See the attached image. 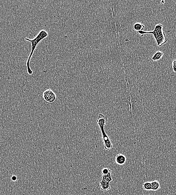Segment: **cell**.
<instances>
[{
	"label": "cell",
	"mask_w": 176,
	"mask_h": 195,
	"mask_svg": "<svg viewBox=\"0 0 176 195\" xmlns=\"http://www.w3.org/2000/svg\"><path fill=\"white\" fill-rule=\"evenodd\" d=\"M42 97L46 102L49 103H54L57 98L56 94L51 89L44 91L42 94Z\"/></svg>",
	"instance_id": "obj_4"
},
{
	"label": "cell",
	"mask_w": 176,
	"mask_h": 195,
	"mask_svg": "<svg viewBox=\"0 0 176 195\" xmlns=\"http://www.w3.org/2000/svg\"><path fill=\"white\" fill-rule=\"evenodd\" d=\"M111 171V170L110 169L104 168L102 170V175L108 174Z\"/></svg>",
	"instance_id": "obj_12"
},
{
	"label": "cell",
	"mask_w": 176,
	"mask_h": 195,
	"mask_svg": "<svg viewBox=\"0 0 176 195\" xmlns=\"http://www.w3.org/2000/svg\"><path fill=\"white\" fill-rule=\"evenodd\" d=\"M111 174L112 171H111L108 174L102 175V179L110 183L112 182L113 181V179L112 178Z\"/></svg>",
	"instance_id": "obj_10"
},
{
	"label": "cell",
	"mask_w": 176,
	"mask_h": 195,
	"mask_svg": "<svg viewBox=\"0 0 176 195\" xmlns=\"http://www.w3.org/2000/svg\"><path fill=\"white\" fill-rule=\"evenodd\" d=\"M142 187L144 190H147V191L152 190L151 182H146L144 183L142 185Z\"/></svg>",
	"instance_id": "obj_11"
},
{
	"label": "cell",
	"mask_w": 176,
	"mask_h": 195,
	"mask_svg": "<svg viewBox=\"0 0 176 195\" xmlns=\"http://www.w3.org/2000/svg\"><path fill=\"white\" fill-rule=\"evenodd\" d=\"M163 55L164 53L163 52L160 51H157L154 55L150 59V60L152 62L157 61L162 58Z\"/></svg>",
	"instance_id": "obj_7"
},
{
	"label": "cell",
	"mask_w": 176,
	"mask_h": 195,
	"mask_svg": "<svg viewBox=\"0 0 176 195\" xmlns=\"http://www.w3.org/2000/svg\"><path fill=\"white\" fill-rule=\"evenodd\" d=\"M48 33L47 31L45 30H42L39 32L36 37H35L33 39H27V38H26L25 39L26 40L30 42L32 45L31 51L30 52L29 56L26 62L27 73L30 75H32L33 73V71L30 68V62L35 49L36 48L38 44L44 39L48 37Z\"/></svg>",
	"instance_id": "obj_2"
},
{
	"label": "cell",
	"mask_w": 176,
	"mask_h": 195,
	"mask_svg": "<svg viewBox=\"0 0 176 195\" xmlns=\"http://www.w3.org/2000/svg\"><path fill=\"white\" fill-rule=\"evenodd\" d=\"M126 157L125 155L119 153L116 155L115 161L116 163L119 165H123L126 162Z\"/></svg>",
	"instance_id": "obj_5"
},
{
	"label": "cell",
	"mask_w": 176,
	"mask_h": 195,
	"mask_svg": "<svg viewBox=\"0 0 176 195\" xmlns=\"http://www.w3.org/2000/svg\"><path fill=\"white\" fill-rule=\"evenodd\" d=\"M107 121L108 118L103 114L100 113L98 115L96 122L102 134L104 149L106 150H110L112 149L113 144L109 137L106 133L105 131V126Z\"/></svg>",
	"instance_id": "obj_3"
},
{
	"label": "cell",
	"mask_w": 176,
	"mask_h": 195,
	"mask_svg": "<svg viewBox=\"0 0 176 195\" xmlns=\"http://www.w3.org/2000/svg\"><path fill=\"white\" fill-rule=\"evenodd\" d=\"M100 190L103 191H108L111 189L110 183L102 179L100 182Z\"/></svg>",
	"instance_id": "obj_6"
},
{
	"label": "cell",
	"mask_w": 176,
	"mask_h": 195,
	"mask_svg": "<svg viewBox=\"0 0 176 195\" xmlns=\"http://www.w3.org/2000/svg\"><path fill=\"white\" fill-rule=\"evenodd\" d=\"M137 33L143 36L146 34H151L153 36L156 42L157 46L161 47L167 42L168 39L166 34L163 31V26L161 24H157L153 30L152 31H139Z\"/></svg>",
	"instance_id": "obj_1"
},
{
	"label": "cell",
	"mask_w": 176,
	"mask_h": 195,
	"mask_svg": "<svg viewBox=\"0 0 176 195\" xmlns=\"http://www.w3.org/2000/svg\"><path fill=\"white\" fill-rule=\"evenodd\" d=\"M11 180L13 182H15V181H17V177L15 175H13L12 176L11 178Z\"/></svg>",
	"instance_id": "obj_14"
},
{
	"label": "cell",
	"mask_w": 176,
	"mask_h": 195,
	"mask_svg": "<svg viewBox=\"0 0 176 195\" xmlns=\"http://www.w3.org/2000/svg\"><path fill=\"white\" fill-rule=\"evenodd\" d=\"M145 28V26L140 23H136L133 26V29L135 31H143Z\"/></svg>",
	"instance_id": "obj_8"
},
{
	"label": "cell",
	"mask_w": 176,
	"mask_h": 195,
	"mask_svg": "<svg viewBox=\"0 0 176 195\" xmlns=\"http://www.w3.org/2000/svg\"><path fill=\"white\" fill-rule=\"evenodd\" d=\"M151 183L152 185V190L153 191H156L160 188V184L158 181H153L151 182Z\"/></svg>",
	"instance_id": "obj_9"
},
{
	"label": "cell",
	"mask_w": 176,
	"mask_h": 195,
	"mask_svg": "<svg viewBox=\"0 0 176 195\" xmlns=\"http://www.w3.org/2000/svg\"><path fill=\"white\" fill-rule=\"evenodd\" d=\"M173 70L174 72L176 73V59H174L172 63Z\"/></svg>",
	"instance_id": "obj_13"
}]
</instances>
